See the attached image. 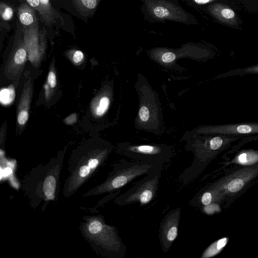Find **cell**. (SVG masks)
I'll use <instances>...</instances> for the list:
<instances>
[{
	"label": "cell",
	"mask_w": 258,
	"mask_h": 258,
	"mask_svg": "<svg viewBox=\"0 0 258 258\" xmlns=\"http://www.w3.org/2000/svg\"><path fill=\"white\" fill-rule=\"evenodd\" d=\"M140 10L144 20L149 24L167 21L184 24L196 25V17L186 11L178 0H141Z\"/></svg>",
	"instance_id": "6da1fadb"
},
{
	"label": "cell",
	"mask_w": 258,
	"mask_h": 258,
	"mask_svg": "<svg viewBox=\"0 0 258 258\" xmlns=\"http://www.w3.org/2000/svg\"><path fill=\"white\" fill-rule=\"evenodd\" d=\"M258 176V163L246 166L227 175L214 183L209 190L217 197L233 196Z\"/></svg>",
	"instance_id": "7a4b0ae2"
},
{
	"label": "cell",
	"mask_w": 258,
	"mask_h": 258,
	"mask_svg": "<svg viewBox=\"0 0 258 258\" xmlns=\"http://www.w3.org/2000/svg\"><path fill=\"white\" fill-rule=\"evenodd\" d=\"M161 170V167L155 168L125 192L122 198L123 204L137 202L146 204L150 202L156 192Z\"/></svg>",
	"instance_id": "3957f363"
},
{
	"label": "cell",
	"mask_w": 258,
	"mask_h": 258,
	"mask_svg": "<svg viewBox=\"0 0 258 258\" xmlns=\"http://www.w3.org/2000/svg\"><path fill=\"white\" fill-rule=\"evenodd\" d=\"M208 131L216 135L241 137L258 134V122L226 124L210 127Z\"/></svg>",
	"instance_id": "277c9868"
},
{
	"label": "cell",
	"mask_w": 258,
	"mask_h": 258,
	"mask_svg": "<svg viewBox=\"0 0 258 258\" xmlns=\"http://www.w3.org/2000/svg\"><path fill=\"white\" fill-rule=\"evenodd\" d=\"M22 29L30 56L32 57L39 55L45 45L46 30L43 28L39 31L38 25L29 29Z\"/></svg>",
	"instance_id": "5b68a950"
},
{
	"label": "cell",
	"mask_w": 258,
	"mask_h": 258,
	"mask_svg": "<svg viewBox=\"0 0 258 258\" xmlns=\"http://www.w3.org/2000/svg\"><path fill=\"white\" fill-rule=\"evenodd\" d=\"M199 9L207 12L223 23L230 25L237 24V19L234 11L223 4L215 2Z\"/></svg>",
	"instance_id": "8992f818"
},
{
	"label": "cell",
	"mask_w": 258,
	"mask_h": 258,
	"mask_svg": "<svg viewBox=\"0 0 258 258\" xmlns=\"http://www.w3.org/2000/svg\"><path fill=\"white\" fill-rule=\"evenodd\" d=\"M18 15L22 29H29L38 25L36 11L26 3L19 5Z\"/></svg>",
	"instance_id": "52a82bcc"
},
{
	"label": "cell",
	"mask_w": 258,
	"mask_h": 258,
	"mask_svg": "<svg viewBox=\"0 0 258 258\" xmlns=\"http://www.w3.org/2000/svg\"><path fill=\"white\" fill-rule=\"evenodd\" d=\"M132 150L134 152L144 155L140 162L150 163V164L157 165L151 158V157H153L160 167L162 166L159 161L155 158V157H159L158 155H156L160 153V149L158 147L150 145H141L133 147Z\"/></svg>",
	"instance_id": "ba28073f"
},
{
	"label": "cell",
	"mask_w": 258,
	"mask_h": 258,
	"mask_svg": "<svg viewBox=\"0 0 258 258\" xmlns=\"http://www.w3.org/2000/svg\"><path fill=\"white\" fill-rule=\"evenodd\" d=\"M233 162L243 165H251L258 163V152L252 150L241 151L235 158Z\"/></svg>",
	"instance_id": "9c48e42d"
},
{
	"label": "cell",
	"mask_w": 258,
	"mask_h": 258,
	"mask_svg": "<svg viewBox=\"0 0 258 258\" xmlns=\"http://www.w3.org/2000/svg\"><path fill=\"white\" fill-rule=\"evenodd\" d=\"M228 241L227 237H224L213 242L205 250L202 257H211L218 254L227 244Z\"/></svg>",
	"instance_id": "30bf717a"
},
{
	"label": "cell",
	"mask_w": 258,
	"mask_h": 258,
	"mask_svg": "<svg viewBox=\"0 0 258 258\" xmlns=\"http://www.w3.org/2000/svg\"><path fill=\"white\" fill-rule=\"evenodd\" d=\"M80 11L83 13L93 12L101 0H73Z\"/></svg>",
	"instance_id": "8fae6325"
},
{
	"label": "cell",
	"mask_w": 258,
	"mask_h": 258,
	"mask_svg": "<svg viewBox=\"0 0 258 258\" xmlns=\"http://www.w3.org/2000/svg\"><path fill=\"white\" fill-rule=\"evenodd\" d=\"M249 74H258V64L243 68L236 69L221 75V77H227L233 76H241Z\"/></svg>",
	"instance_id": "7c38bea8"
},
{
	"label": "cell",
	"mask_w": 258,
	"mask_h": 258,
	"mask_svg": "<svg viewBox=\"0 0 258 258\" xmlns=\"http://www.w3.org/2000/svg\"><path fill=\"white\" fill-rule=\"evenodd\" d=\"M23 1L25 2L24 3H26L29 5L39 13L41 16V19L46 25H50L53 23L43 10L39 0Z\"/></svg>",
	"instance_id": "4fadbf2b"
},
{
	"label": "cell",
	"mask_w": 258,
	"mask_h": 258,
	"mask_svg": "<svg viewBox=\"0 0 258 258\" xmlns=\"http://www.w3.org/2000/svg\"><path fill=\"white\" fill-rule=\"evenodd\" d=\"M56 186L55 178L51 175L47 176L45 179L43 190L45 196L48 199H53Z\"/></svg>",
	"instance_id": "5bb4252c"
},
{
	"label": "cell",
	"mask_w": 258,
	"mask_h": 258,
	"mask_svg": "<svg viewBox=\"0 0 258 258\" xmlns=\"http://www.w3.org/2000/svg\"><path fill=\"white\" fill-rule=\"evenodd\" d=\"M15 96V90L13 87L4 88L0 92L1 102L4 105H8L14 100Z\"/></svg>",
	"instance_id": "9a60e30c"
},
{
	"label": "cell",
	"mask_w": 258,
	"mask_h": 258,
	"mask_svg": "<svg viewBox=\"0 0 258 258\" xmlns=\"http://www.w3.org/2000/svg\"><path fill=\"white\" fill-rule=\"evenodd\" d=\"M42 7L48 16L54 23L56 18H61L58 13L53 8L50 0H39Z\"/></svg>",
	"instance_id": "2e32d148"
},
{
	"label": "cell",
	"mask_w": 258,
	"mask_h": 258,
	"mask_svg": "<svg viewBox=\"0 0 258 258\" xmlns=\"http://www.w3.org/2000/svg\"><path fill=\"white\" fill-rule=\"evenodd\" d=\"M0 14L3 20L9 21L13 17L14 11L8 4L1 2L0 4Z\"/></svg>",
	"instance_id": "e0dca14e"
},
{
	"label": "cell",
	"mask_w": 258,
	"mask_h": 258,
	"mask_svg": "<svg viewBox=\"0 0 258 258\" xmlns=\"http://www.w3.org/2000/svg\"><path fill=\"white\" fill-rule=\"evenodd\" d=\"M109 104V98L106 96L102 97L96 110L97 115L100 116L103 114L107 109Z\"/></svg>",
	"instance_id": "ac0fdd59"
},
{
	"label": "cell",
	"mask_w": 258,
	"mask_h": 258,
	"mask_svg": "<svg viewBox=\"0 0 258 258\" xmlns=\"http://www.w3.org/2000/svg\"><path fill=\"white\" fill-rule=\"evenodd\" d=\"M188 5L195 8H199L210 4L215 3L217 0H181Z\"/></svg>",
	"instance_id": "d6986e66"
},
{
	"label": "cell",
	"mask_w": 258,
	"mask_h": 258,
	"mask_svg": "<svg viewBox=\"0 0 258 258\" xmlns=\"http://www.w3.org/2000/svg\"><path fill=\"white\" fill-rule=\"evenodd\" d=\"M178 233L177 225L170 227L166 232V238L169 242L173 241L176 238Z\"/></svg>",
	"instance_id": "ffe728a7"
},
{
	"label": "cell",
	"mask_w": 258,
	"mask_h": 258,
	"mask_svg": "<svg viewBox=\"0 0 258 258\" xmlns=\"http://www.w3.org/2000/svg\"><path fill=\"white\" fill-rule=\"evenodd\" d=\"M176 57V55L171 50H167L162 53L161 58L164 62L167 63L173 61Z\"/></svg>",
	"instance_id": "44dd1931"
},
{
	"label": "cell",
	"mask_w": 258,
	"mask_h": 258,
	"mask_svg": "<svg viewBox=\"0 0 258 258\" xmlns=\"http://www.w3.org/2000/svg\"><path fill=\"white\" fill-rule=\"evenodd\" d=\"M102 229V224L99 221H95L90 223L89 226L90 232L96 234L100 232Z\"/></svg>",
	"instance_id": "7402d4cb"
},
{
	"label": "cell",
	"mask_w": 258,
	"mask_h": 258,
	"mask_svg": "<svg viewBox=\"0 0 258 258\" xmlns=\"http://www.w3.org/2000/svg\"><path fill=\"white\" fill-rule=\"evenodd\" d=\"M213 200V194L211 191H207L203 194L201 199L202 204L205 206L209 205Z\"/></svg>",
	"instance_id": "603a6c76"
},
{
	"label": "cell",
	"mask_w": 258,
	"mask_h": 258,
	"mask_svg": "<svg viewBox=\"0 0 258 258\" xmlns=\"http://www.w3.org/2000/svg\"><path fill=\"white\" fill-rule=\"evenodd\" d=\"M139 116L142 121L144 122L147 121L150 116L149 110L146 106H142L139 110Z\"/></svg>",
	"instance_id": "cb8c5ba5"
},
{
	"label": "cell",
	"mask_w": 258,
	"mask_h": 258,
	"mask_svg": "<svg viewBox=\"0 0 258 258\" xmlns=\"http://www.w3.org/2000/svg\"><path fill=\"white\" fill-rule=\"evenodd\" d=\"M29 117V114L26 110H23L18 114V121L20 124L23 125L27 121Z\"/></svg>",
	"instance_id": "d4e9b609"
},
{
	"label": "cell",
	"mask_w": 258,
	"mask_h": 258,
	"mask_svg": "<svg viewBox=\"0 0 258 258\" xmlns=\"http://www.w3.org/2000/svg\"><path fill=\"white\" fill-rule=\"evenodd\" d=\"M84 56V54L81 51L77 50L73 52V60L74 62L78 63L83 60Z\"/></svg>",
	"instance_id": "484cf974"
},
{
	"label": "cell",
	"mask_w": 258,
	"mask_h": 258,
	"mask_svg": "<svg viewBox=\"0 0 258 258\" xmlns=\"http://www.w3.org/2000/svg\"><path fill=\"white\" fill-rule=\"evenodd\" d=\"M48 83L51 88H54L56 85V80L55 74L50 71L48 75Z\"/></svg>",
	"instance_id": "4316f807"
},
{
	"label": "cell",
	"mask_w": 258,
	"mask_h": 258,
	"mask_svg": "<svg viewBox=\"0 0 258 258\" xmlns=\"http://www.w3.org/2000/svg\"><path fill=\"white\" fill-rule=\"evenodd\" d=\"M90 168L89 166L84 165L82 166L79 171V174L81 177L86 176L90 172Z\"/></svg>",
	"instance_id": "83f0119b"
},
{
	"label": "cell",
	"mask_w": 258,
	"mask_h": 258,
	"mask_svg": "<svg viewBox=\"0 0 258 258\" xmlns=\"http://www.w3.org/2000/svg\"><path fill=\"white\" fill-rule=\"evenodd\" d=\"M98 164V160L96 159H90L88 161V166L91 169L95 168Z\"/></svg>",
	"instance_id": "f1b7e54d"
},
{
	"label": "cell",
	"mask_w": 258,
	"mask_h": 258,
	"mask_svg": "<svg viewBox=\"0 0 258 258\" xmlns=\"http://www.w3.org/2000/svg\"><path fill=\"white\" fill-rule=\"evenodd\" d=\"M12 172L11 168L9 167L6 168L3 171V175L4 176H7L10 175Z\"/></svg>",
	"instance_id": "f546056e"
}]
</instances>
